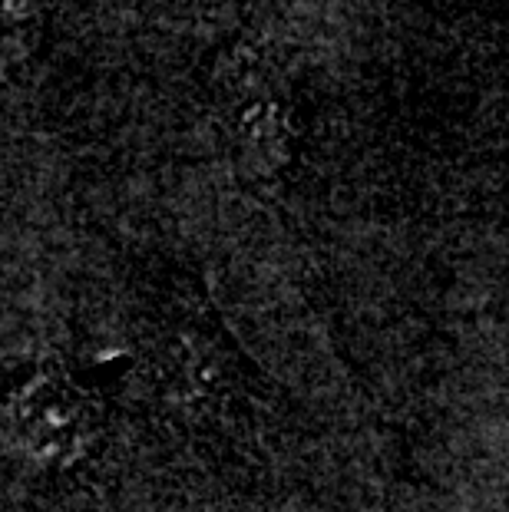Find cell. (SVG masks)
Returning <instances> with one entry per match:
<instances>
[{
	"label": "cell",
	"mask_w": 509,
	"mask_h": 512,
	"mask_svg": "<svg viewBox=\"0 0 509 512\" xmlns=\"http://www.w3.org/2000/svg\"><path fill=\"white\" fill-rule=\"evenodd\" d=\"M14 430L30 453L77 456L96 430V410L77 387L63 377H34V384L17 390Z\"/></svg>",
	"instance_id": "cell-2"
},
{
	"label": "cell",
	"mask_w": 509,
	"mask_h": 512,
	"mask_svg": "<svg viewBox=\"0 0 509 512\" xmlns=\"http://www.w3.org/2000/svg\"><path fill=\"white\" fill-rule=\"evenodd\" d=\"M219 119L232 162L258 182L281 176L295 152L291 103L258 57H232L219 80Z\"/></svg>",
	"instance_id": "cell-1"
},
{
	"label": "cell",
	"mask_w": 509,
	"mask_h": 512,
	"mask_svg": "<svg viewBox=\"0 0 509 512\" xmlns=\"http://www.w3.org/2000/svg\"><path fill=\"white\" fill-rule=\"evenodd\" d=\"M47 0H0V30L30 24Z\"/></svg>",
	"instance_id": "cell-3"
}]
</instances>
